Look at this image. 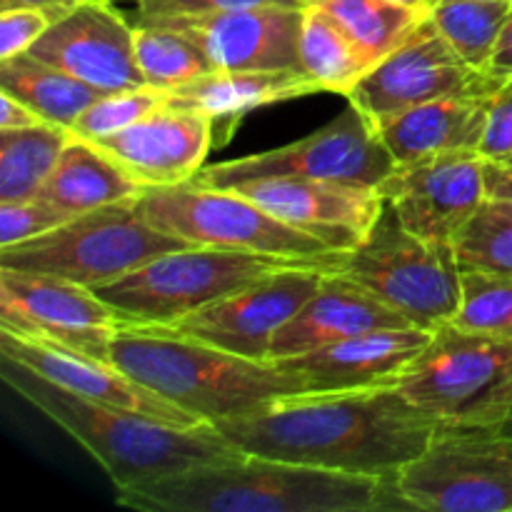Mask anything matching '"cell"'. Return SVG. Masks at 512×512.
Returning a JSON list of instances; mask_svg holds the SVG:
<instances>
[{
	"mask_svg": "<svg viewBox=\"0 0 512 512\" xmlns=\"http://www.w3.org/2000/svg\"><path fill=\"white\" fill-rule=\"evenodd\" d=\"M0 355L18 360L20 365L35 370V373L43 375L50 383L60 385V388L70 390V393L83 395V398L93 400V403L148 415V418L180 425V428L200 425V420L175 408L173 403L160 398L158 393L148 390L145 385L135 383L130 375L115 368L110 360L90 358V355L78 353V350L45 343V340L23 338V335H15L3 328H0Z\"/></svg>",
	"mask_w": 512,
	"mask_h": 512,
	"instance_id": "obj_20",
	"label": "cell"
},
{
	"mask_svg": "<svg viewBox=\"0 0 512 512\" xmlns=\"http://www.w3.org/2000/svg\"><path fill=\"white\" fill-rule=\"evenodd\" d=\"M428 15L465 63L488 70L512 15V0H440Z\"/></svg>",
	"mask_w": 512,
	"mask_h": 512,
	"instance_id": "obj_29",
	"label": "cell"
},
{
	"mask_svg": "<svg viewBox=\"0 0 512 512\" xmlns=\"http://www.w3.org/2000/svg\"><path fill=\"white\" fill-rule=\"evenodd\" d=\"M403 225L430 243H455L488 200L485 158L473 150L438 153L395 163L378 185Z\"/></svg>",
	"mask_w": 512,
	"mask_h": 512,
	"instance_id": "obj_15",
	"label": "cell"
},
{
	"mask_svg": "<svg viewBox=\"0 0 512 512\" xmlns=\"http://www.w3.org/2000/svg\"><path fill=\"white\" fill-rule=\"evenodd\" d=\"M435 3H440V0H430V5H435ZM430 10V8H428Z\"/></svg>",
	"mask_w": 512,
	"mask_h": 512,
	"instance_id": "obj_46",
	"label": "cell"
},
{
	"mask_svg": "<svg viewBox=\"0 0 512 512\" xmlns=\"http://www.w3.org/2000/svg\"><path fill=\"white\" fill-rule=\"evenodd\" d=\"M83 3L85 0H0V10H13V8L40 10V13L50 15L55 23V20H60L63 15H68L70 10H75Z\"/></svg>",
	"mask_w": 512,
	"mask_h": 512,
	"instance_id": "obj_41",
	"label": "cell"
},
{
	"mask_svg": "<svg viewBox=\"0 0 512 512\" xmlns=\"http://www.w3.org/2000/svg\"><path fill=\"white\" fill-rule=\"evenodd\" d=\"M70 140L73 130L53 123L0 130V200L38 195Z\"/></svg>",
	"mask_w": 512,
	"mask_h": 512,
	"instance_id": "obj_28",
	"label": "cell"
},
{
	"mask_svg": "<svg viewBox=\"0 0 512 512\" xmlns=\"http://www.w3.org/2000/svg\"><path fill=\"white\" fill-rule=\"evenodd\" d=\"M73 215L63 213L40 195L23 200H0V248L25 243L58 225L68 223Z\"/></svg>",
	"mask_w": 512,
	"mask_h": 512,
	"instance_id": "obj_35",
	"label": "cell"
},
{
	"mask_svg": "<svg viewBox=\"0 0 512 512\" xmlns=\"http://www.w3.org/2000/svg\"><path fill=\"white\" fill-rule=\"evenodd\" d=\"M118 505L140 512H370L410 508L395 480L238 455L168 478L125 485Z\"/></svg>",
	"mask_w": 512,
	"mask_h": 512,
	"instance_id": "obj_2",
	"label": "cell"
},
{
	"mask_svg": "<svg viewBox=\"0 0 512 512\" xmlns=\"http://www.w3.org/2000/svg\"><path fill=\"white\" fill-rule=\"evenodd\" d=\"M488 70L495 75H503V78L512 75V15H510L508 25H505L503 35H500L498 48H495V55H493V60H490Z\"/></svg>",
	"mask_w": 512,
	"mask_h": 512,
	"instance_id": "obj_42",
	"label": "cell"
},
{
	"mask_svg": "<svg viewBox=\"0 0 512 512\" xmlns=\"http://www.w3.org/2000/svg\"><path fill=\"white\" fill-rule=\"evenodd\" d=\"M433 330L385 328L353 335L325 348L293 358L270 360L305 380L310 395L393 385L405 368L425 350Z\"/></svg>",
	"mask_w": 512,
	"mask_h": 512,
	"instance_id": "obj_21",
	"label": "cell"
},
{
	"mask_svg": "<svg viewBox=\"0 0 512 512\" xmlns=\"http://www.w3.org/2000/svg\"><path fill=\"white\" fill-rule=\"evenodd\" d=\"M348 250L325 258H285V255L250 253V250L188 245L170 250L130 270L123 278L90 288L128 325H165L195 313L245 285L313 263H340Z\"/></svg>",
	"mask_w": 512,
	"mask_h": 512,
	"instance_id": "obj_5",
	"label": "cell"
},
{
	"mask_svg": "<svg viewBox=\"0 0 512 512\" xmlns=\"http://www.w3.org/2000/svg\"><path fill=\"white\" fill-rule=\"evenodd\" d=\"M188 245L150 225L135 195L75 215L33 240L0 248V268L100 288L158 255Z\"/></svg>",
	"mask_w": 512,
	"mask_h": 512,
	"instance_id": "obj_7",
	"label": "cell"
},
{
	"mask_svg": "<svg viewBox=\"0 0 512 512\" xmlns=\"http://www.w3.org/2000/svg\"><path fill=\"white\" fill-rule=\"evenodd\" d=\"M385 328H413V323L348 275L330 273L308 303L275 333L270 360L293 358Z\"/></svg>",
	"mask_w": 512,
	"mask_h": 512,
	"instance_id": "obj_22",
	"label": "cell"
},
{
	"mask_svg": "<svg viewBox=\"0 0 512 512\" xmlns=\"http://www.w3.org/2000/svg\"><path fill=\"white\" fill-rule=\"evenodd\" d=\"M485 188L488 198L512 200V163L485 160Z\"/></svg>",
	"mask_w": 512,
	"mask_h": 512,
	"instance_id": "obj_40",
	"label": "cell"
},
{
	"mask_svg": "<svg viewBox=\"0 0 512 512\" xmlns=\"http://www.w3.org/2000/svg\"><path fill=\"white\" fill-rule=\"evenodd\" d=\"M138 18H165V15H200L215 10L253 8V5H293L298 0H135Z\"/></svg>",
	"mask_w": 512,
	"mask_h": 512,
	"instance_id": "obj_38",
	"label": "cell"
},
{
	"mask_svg": "<svg viewBox=\"0 0 512 512\" xmlns=\"http://www.w3.org/2000/svg\"><path fill=\"white\" fill-rule=\"evenodd\" d=\"M298 55L300 70L323 93H340L345 98L375 68V60L320 5L303 8Z\"/></svg>",
	"mask_w": 512,
	"mask_h": 512,
	"instance_id": "obj_27",
	"label": "cell"
},
{
	"mask_svg": "<svg viewBox=\"0 0 512 512\" xmlns=\"http://www.w3.org/2000/svg\"><path fill=\"white\" fill-rule=\"evenodd\" d=\"M323 93L303 70H215L188 85L168 90V103L195 110L213 120V125L238 123L250 110L285 100Z\"/></svg>",
	"mask_w": 512,
	"mask_h": 512,
	"instance_id": "obj_24",
	"label": "cell"
},
{
	"mask_svg": "<svg viewBox=\"0 0 512 512\" xmlns=\"http://www.w3.org/2000/svg\"><path fill=\"white\" fill-rule=\"evenodd\" d=\"M505 163H512V158H508V160H505Z\"/></svg>",
	"mask_w": 512,
	"mask_h": 512,
	"instance_id": "obj_47",
	"label": "cell"
},
{
	"mask_svg": "<svg viewBox=\"0 0 512 512\" xmlns=\"http://www.w3.org/2000/svg\"><path fill=\"white\" fill-rule=\"evenodd\" d=\"M480 155L493 163L512 158V75L503 80L488 100V125H485Z\"/></svg>",
	"mask_w": 512,
	"mask_h": 512,
	"instance_id": "obj_36",
	"label": "cell"
},
{
	"mask_svg": "<svg viewBox=\"0 0 512 512\" xmlns=\"http://www.w3.org/2000/svg\"><path fill=\"white\" fill-rule=\"evenodd\" d=\"M45 123L38 113L28 108L25 103H20L18 98L13 95L3 93L0 90V130H10V128H30V125H40Z\"/></svg>",
	"mask_w": 512,
	"mask_h": 512,
	"instance_id": "obj_39",
	"label": "cell"
},
{
	"mask_svg": "<svg viewBox=\"0 0 512 512\" xmlns=\"http://www.w3.org/2000/svg\"><path fill=\"white\" fill-rule=\"evenodd\" d=\"M160 25L188 35L215 70H300L298 40L303 8L253 5L200 15H165Z\"/></svg>",
	"mask_w": 512,
	"mask_h": 512,
	"instance_id": "obj_17",
	"label": "cell"
},
{
	"mask_svg": "<svg viewBox=\"0 0 512 512\" xmlns=\"http://www.w3.org/2000/svg\"><path fill=\"white\" fill-rule=\"evenodd\" d=\"M453 248L460 268L512 273V200H485Z\"/></svg>",
	"mask_w": 512,
	"mask_h": 512,
	"instance_id": "obj_33",
	"label": "cell"
},
{
	"mask_svg": "<svg viewBox=\"0 0 512 512\" xmlns=\"http://www.w3.org/2000/svg\"><path fill=\"white\" fill-rule=\"evenodd\" d=\"M110 3L85 0L55 20L28 53L103 95L148 85L135 60V25Z\"/></svg>",
	"mask_w": 512,
	"mask_h": 512,
	"instance_id": "obj_16",
	"label": "cell"
},
{
	"mask_svg": "<svg viewBox=\"0 0 512 512\" xmlns=\"http://www.w3.org/2000/svg\"><path fill=\"white\" fill-rule=\"evenodd\" d=\"M393 3L408 5V8H415V10H425V13H428L430 8V0H393Z\"/></svg>",
	"mask_w": 512,
	"mask_h": 512,
	"instance_id": "obj_44",
	"label": "cell"
},
{
	"mask_svg": "<svg viewBox=\"0 0 512 512\" xmlns=\"http://www.w3.org/2000/svg\"><path fill=\"white\" fill-rule=\"evenodd\" d=\"M140 190L143 188L128 178L108 155L100 153L95 143L73 135L38 195L75 218L88 210L135 198Z\"/></svg>",
	"mask_w": 512,
	"mask_h": 512,
	"instance_id": "obj_25",
	"label": "cell"
},
{
	"mask_svg": "<svg viewBox=\"0 0 512 512\" xmlns=\"http://www.w3.org/2000/svg\"><path fill=\"white\" fill-rule=\"evenodd\" d=\"M325 0H298L300 8H315V5H323Z\"/></svg>",
	"mask_w": 512,
	"mask_h": 512,
	"instance_id": "obj_45",
	"label": "cell"
},
{
	"mask_svg": "<svg viewBox=\"0 0 512 512\" xmlns=\"http://www.w3.org/2000/svg\"><path fill=\"white\" fill-rule=\"evenodd\" d=\"M450 323L512 340V273L463 268L460 305Z\"/></svg>",
	"mask_w": 512,
	"mask_h": 512,
	"instance_id": "obj_32",
	"label": "cell"
},
{
	"mask_svg": "<svg viewBox=\"0 0 512 512\" xmlns=\"http://www.w3.org/2000/svg\"><path fill=\"white\" fill-rule=\"evenodd\" d=\"M490 95H458L415 105L375 125L395 163L438 153H480Z\"/></svg>",
	"mask_w": 512,
	"mask_h": 512,
	"instance_id": "obj_23",
	"label": "cell"
},
{
	"mask_svg": "<svg viewBox=\"0 0 512 512\" xmlns=\"http://www.w3.org/2000/svg\"><path fill=\"white\" fill-rule=\"evenodd\" d=\"M0 90L28 105L45 123L63 128H73L75 120L103 95L30 53L0 60Z\"/></svg>",
	"mask_w": 512,
	"mask_h": 512,
	"instance_id": "obj_26",
	"label": "cell"
},
{
	"mask_svg": "<svg viewBox=\"0 0 512 512\" xmlns=\"http://www.w3.org/2000/svg\"><path fill=\"white\" fill-rule=\"evenodd\" d=\"M340 273L398 310L415 328L450 323L460 305V260L450 243H430L408 230L390 203L373 228L345 253Z\"/></svg>",
	"mask_w": 512,
	"mask_h": 512,
	"instance_id": "obj_8",
	"label": "cell"
},
{
	"mask_svg": "<svg viewBox=\"0 0 512 512\" xmlns=\"http://www.w3.org/2000/svg\"><path fill=\"white\" fill-rule=\"evenodd\" d=\"M393 168L395 158L380 140L375 125L350 103L345 113L335 115L308 138L265 153L203 165L190 183L230 190L248 180L320 178L378 188Z\"/></svg>",
	"mask_w": 512,
	"mask_h": 512,
	"instance_id": "obj_11",
	"label": "cell"
},
{
	"mask_svg": "<svg viewBox=\"0 0 512 512\" xmlns=\"http://www.w3.org/2000/svg\"><path fill=\"white\" fill-rule=\"evenodd\" d=\"M240 453L395 480L445 428L398 385L300 395L213 423Z\"/></svg>",
	"mask_w": 512,
	"mask_h": 512,
	"instance_id": "obj_1",
	"label": "cell"
},
{
	"mask_svg": "<svg viewBox=\"0 0 512 512\" xmlns=\"http://www.w3.org/2000/svg\"><path fill=\"white\" fill-rule=\"evenodd\" d=\"M215 125L195 110L163 105L130 128L90 140L140 188H165L195 178L213 148Z\"/></svg>",
	"mask_w": 512,
	"mask_h": 512,
	"instance_id": "obj_19",
	"label": "cell"
},
{
	"mask_svg": "<svg viewBox=\"0 0 512 512\" xmlns=\"http://www.w3.org/2000/svg\"><path fill=\"white\" fill-rule=\"evenodd\" d=\"M340 263L295 265L245 285L173 323L155 325L183 338L200 340L248 360H270L275 333L308 303L325 275L340 273Z\"/></svg>",
	"mask_w": 512,
	"mask_h": 512,
	"instance_id": "obj_13",
	"label": "cell"
},
{
	"mask_svg": "<svg viewBox=\"0 0 512 512\" xmlns=\"http://www.w3.org/2000/svg\"><path fill=\"white\" fill-rule=\"evenodd\" d=\"M168 105V90L143 85V88L125 90V93L100 95L70 130L83 140H98L113 135L118 130L130 128L133 123L143 120L153 110Z\"/></svg>",
	"mask_w": 512,
	"mask_h": 512,
	"instance_id": "obj_34",
	"label": "cell"
},
{
	"mask_svg": "<svg viewBox=\"0 0 512 512\" xmlns=\"http://www.w3.org/2000/svg\"><path fill=\"white\" fill-rule=\"evenodd\" d=\"M283 223L315 235L333 250H353L383 210L378 188L320 178H263L235 185Z\"/></svg>",
	"mask_w": 512,
	"mask_h": 512,
	"instance_id": "obj_18",
	"label": "cell"
},
{
	"mask_svg": "<svg viewBox=\"0 0 512 512\" xmlns=\"http://www.w3.org/2000/svg\"><path fill=\"white\" fill-rule=\"evenodd\" d=\"M503 75L465 63L438 25L425 15L418 28L380 60L353 90L348 100L378 125L415 105L458 95H493Z\"/></svg>",
	"mask_w": 512,
	"mask_h": 512,
	"instance_id": "obj_12",
	"label": "cell"
},
{
	"mask_svg": "<svg viewBox=\"0 0 512 512\" xmlns=\"http://www.w3.org/2000/svg\"><path fill=\"white\" fill-rule=\"evenodd\" d=\"M0 378L78 440L103 465L115 488L168 478L198 465L243 455L213 423L180 428L148 415L93 403L5 355H0Z\"/></svg>",
	"mask_w": 512,
	"mask_h": 512,
	"instance_id": "obj_3",
	"label": "cell"
},
{
	"mask_svg": "<svg viewBox=\"0 0 512 512\" xmlns=\"http://www.w3.org/2000/svg\"><path fill=\"white\" fill-rule=\"evenodd\" d=\"M320 8L338 20L340 28L375 60L388 58L425 18V10L393 0H325Z\"/></svg>",
	"mask_w": 512,
	"mask_h": 512,
	"instance_id": "obj_31",
	"label": "cell"
},
{
	"mask_svg": "<svg viewBox=\"0 0 512 512\" xmlns=\"http://www.w3.org/2000/svg\"><path fill=\"white\" fill-rule=\"evenodd\" d=\"M395 385L445 428H498L512 405V340L443 323Z\"/></svg>",
	"mask_w": 512,
	"mask_h": 512,
	"instance_id": "obj_6",
	"label": "cell"
},
{
	"mask_svg": "<svg viewBox=\"0 0 512 512\" xmlns=\"http://www.w3.org/2000/svg\"><path fill=\"white\" fill-rule=\"evenodd\" d=\"M495 433H500V435H508V438H512V405H510V410L508 413H505V418L500 420V425L498 428H493Z\"/></svg>",
	"mask_w": 512,
	"mask_h": 512,
	"instance_id": "obj_43",
	"label": "cell"
},
{
	"mask_svg": "<svg viewBox=\"0 0 512 512\" xmlns=\"http://www.w3.org/2000/svg\"><path fill=\"white\" fill-rule=\"evenodd\" d=\"M50 25H53V18L40 10H0V60L28 53Z\"/></svg>",
	"mask_w": 512,
	"mask_h": 512,
	"instance_id": "obj_37",
	"label": "cell"
},
{
	"mask_svg": "<svg viewBox=\"0 0 512 512\" xmlns=\"http://www.w3.org/2000/svg\"><path fill=\"white\" fill-rule=\"evenodd\" d=\"M120 315L95 290L53 275L0 268V328L110 360Z\"/></svg>",
	"mask_w": 512,
	"mask_h": 512,
	"instance_id": "obj_14",
	"label": "cell"
},
{
	"mask_svg": "<svg viewBox=\"0 0 512 512\" xmlns=\"http://www.w3.org/2000/svg\"><path fill=\"white\" fill-rule=\"evenodd\" d=\"M140 210L150 225L190 245L250 250L285 258H325L338 250L315 235L283 223L235 190L195 183L143 188Z\"/></svg>",
	"mask_w": 512,
	"mask_h": 512,
	"instance_id": "obj_9",
	"label": "cell"
},
{
	"mask_svg": "<svg viewBox=\"0 0 512 512\" xmlns=\"http://www.w3.org/2000/svg\"><path fill=\"white\" fill-rule=\"evenodd\" d=\"M135 60L148 85L160 90H175L215 73L208 55L188 35L155 20L135 23Z\"/></svg>",
	"mask_w": 512,
	"mask_h": 512,
	"instance_id": "obj_30",
	"label": "cell"
},
{
	"mask_svg": "<svg viewBox=\"0 0 512 512\" xmlns=\"http://www.w3.org/2000/svg\"><path fill=\"white\" fill-rule=\"evenodd\" d=\"M410 510L512 512V438L493 428H443L395 478Z\"/></svg>",
	"mask_w": 512,
	"mask_h": 512,
	"instance_id": "obj_10",
	"label": "cell"
},
{
	"mask_svg": "<svg viewBox=\"0 0 512 512\" xmlns=\"http://www.w3.org/2000/svg\"><path fill=\"white\" fill-rule=\"evenodd\" d=\"M110 363L200 423L310 395L303 378L270 360L240 358L155 325H120L110 340Z\"/></svg>",
	"mask_w": 512,
	"mask_h": 512,
	"instance_id": "obj_4",
	"label": "cell"
}]
</instances>
